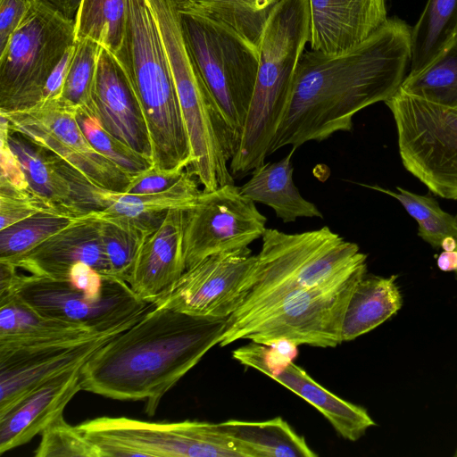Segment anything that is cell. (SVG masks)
Listing matches in <instances>:
<instances>
[{
    "mask_svg": "<svg viewBox=\"0 0 457 457\" xmlns=\"http://www.w3.org/2000/svg\"><path fill=\"white\" fill-rule=\"evenodd\" d=\"M456 275H457V271H456Z\"/></svg>",
    "mask_w": 457,
    "mask_h": 457,
    "instance_id": "48",
    "label": "cell"
},
{
    "mask_svg": "<svg viewBox=\"0 0 457 457\" xmlns=\"http://www.w3.org/2000/svg\"><path fill=\"white\" fill-rule=\"evenodd\" d=\"M367 263L325 285L289 293L249 318L228 325L219 345L239 339L272 345L336 347L342 342L344 315L357 283L366 275Z\"/></svg>",
    "mask_w": 457,
    "mask_h": 457,
    "instance_id": "8",
    "label": "cell"
},
{
    "mask_svg": "<svg viewBox=\"0 0 457 457\" xmlns=\"http://www.w3.org/2000/svg\"><path fill=\"white\" fill-rule=\"evenodd\" d=\"M249 247L213 254L187 269L153 304L208 318H228L245 303L256 279Z\"/></svg>",
    "mask_w": 457,
    "mask_h": 457,
    "instance_id": "14",
    "label": "cell"
},
{
    "mask_svg": "<svg viewBox=\"0 0 457 457\" xmlns=\"http://www.w3.org/2000/svg\"><path fill=\"white\" fill-rule=\"evenodd\" d=\"M68 19L74 20L82 0H44Z\"/></svg>",
    "mask_w": 457,
    "mask_h": 457,
    "instance_id": "44",
    "label": "cell"
},
{
    "mask_svg": "<svg viewBox=\"0 0 457 457\" xmlns=\"http://www.w3.org/2000/svg\"><path fill=\"white\" fill-rule=\"evenodd\" d=\"M457 32V0H428L411 32V59L408 74L428 67Z\"/></svg>",
    "mask_w": 457,
    "mask_h": 457,
    "instance_id": "29",
    "label": "cell"
},
{
    "mask_svg": "<svg viewBox=\"0 0 457 457\" xmlns=\"http://www.w3.org/2000/svg\"><path fill=\"white\" fill-rule=\"evenodd\" d=\"M309 0H281L258 46L255 87L231 168L253 171L265 162L286 113L295 70L310 40Z\"/></svg>",
    "mask_w": 457,
    "mask_h": 457,
    "instance_id": "3",
    "label": "cell"
},
{
    "mask_svg": "<svg viewBox=\"0 0 457 457\" xmlns=\"http://www.w3.org/2000/svg\"><path fill=\"white\" fill-rule=\"evenodd\" d=\"M85 327L44 315L16 294L0 298V345H21L90 336Z\"/></svg>",
    "mask_w": 457,
    "mask_h": 457,
    "instance_id": "26",
    "label": "cell"
},
{
    "mask_svg": "<svg viewBox=\"0 0 457 457\" xmlns=\"http://www.w3.org/2000/svg\"><path fill=\"white\" fill-rule=\"evenodd\" d=\"M262 239L255 283L227 325L249 318L289 293L329 283L367 260L357 244L327 226L295 234L266 228Z\"/></svg>",
    "mask_w": 457,
    "mask_h": 457,
    "instance_id": "6",
    "label": "cell"
},
{
    "mask_svg": "<svg viewBox=\"0 0 457 457\" xmlns=\"http://www.w3.org/2000/svg\"><path fill=\"white\" fill-rule=\"evenodd\" d=\"M395 198L418 222V235L434 248H441L446 237L457 238V215L443 211L430 196L397 187V192L378 186H367Z\"/></svg>",
    "mask_w": 457,
    "mask_h": 457,
    "instance_id": "33",
    "label": "cell"
},
{
    "mask_svg": "<svg viewBox=\"0 0 457 457\" xmlns=\"http://www.w3.org/2000/svg\"><path fill=\"white\" fill-rule=\"evenodd\" d=\"M12 293L44 315L96 332L132 326L153 306L126 281L83 262L62 278L19 273Z\"/></svg>",
    "mask_w": 457,
    "mask_h": 457,
    "instance_id": "7",
    "label": "cell"
},
{
    "mask_svg": "<svg viewBox=\"0 0 457 457\" xmlns=\"http://www.w3.org/2000/svg\"><path fill=\"white\" fill-rule=\"evenodd\" d=\"M179 10L184 38L199 72L240 138L256 82L258 47L219 21Z\"/></svg>",
    "mask_w": 457,
    "mask_h": 457,
    "instance_id": "10",
    "label": "cell"
},
{
    "mask_svg": "<svg viewBox=\"0 0 457 457\" xmlns=\"http://www.w3.org/2000/svg\"><path fill=\"white\" fill-rule=\"evenodd\" d=\"M311 49L342 53L387 21L386 0H309Z\"/></svg>",
    "mask_w": 457,
    "mask_h": 457,
    "instance_id": "21",
    "label": "cell"
},
{
    "mask_svg": "<svg viewBox=\"0 0 457 457\" xmlns=\"http://www.w3.org/2000/svg\"><path fill=\"white\" fill-rule=\"evenodd\" d=\"M228 318L154 305L80 368L81 390L116 400H145L153 416L162 396L214 345Z\"/></svg>",
    "mask_w": 457,
    "mask_h": 457,
    "instance_id": "2",
    "label": "cell"
},
{
    "mask_svg": "<svg viewBox=\"0 0 457 457\" xmlns=\"http://www.w3.org/2000/svg\"><path fill=\"white\" fill-rule=\"evenodd\" d=\"M187 169L161 170L151 166L131 177L124 193L149 195L164 191L172 187L185 174Z\"/></svg>",
    "mask_w": 457,
    "mask_h": 457,
    "instance_id": "41",
    "label": "cell"
},
{
    "mask_svg": "<svg viewBox=\"0 0 457 457\" xmlns=\"http://www.w3.org/2000/svg\"><path fill=\"white\" fill-rule=\"evenodd\" d=\"M11 132L6 117L0 113V194L32 195L22 166L9 145Z\"/></svg>",
    "mask_w": 457,
    "mask_h": 457,
    "instance_id": "39",
    "label": "cell"
},
{
    "mask_svg": "<svg viewBox=\"0 0 457 457\" xmlns=\"http://www.w3.org/2000/svg\"><path fill=\"white\" fill-rule=\"evenodd\" d=\"M100 220L79 218L25 253L5 262L32 275L65 278L73 266L87 263L112 276L102 241ZM113 277V276H112Z\"/></svg>",
    "mask_w": 457,
    "mask_h": 457,
    "instance_id": "19",
    "label": "cell"
},
{
    "mask_svg": "<svg viewBox=\"0 0 457 457\" xmlns=\"http://www.w3.org/2000/svg\"><path fill=\"white\" fill-rule=\"evenodd\" d=\"M412 29L387 19L360 44L338 54L305 51L294 78L288 105L269 155L350 131L353 116L400 88L411 59Z\"/></svg>",
    "mask_w": 457,
    "mask_h": 457,
    "instance_id": "1",
    "label": "cell"
},
{
    "mask_svg": "<svg viewBox=\"0 0 457 457\" xmlns=\"http://www.w3.org/2000/svg\"><path fill=\"white\" fill-rule=\"evenodd\" d=\"M437 267L443 271H457V250L443 251L436 259Z\"/></svg>",
    "mask_w": 457,
    "mask_h": 457,
    "instance_id": "45",
    "label": "cell"
},
{
    "mask_svg": "<svg viewBox=\"0 0 457 457\" xmlns=\"http://www.w3.org/2000/svg\"><path fill=\"white\" fill-rule=\"evenodd\" d=\"M127 22L128 0H82L74 18L75 41L92 39L117 55Z\"/></svg>",
    "mask_w": 457,
    "mask_h": 457,
    "instance_id": "31",
    "label": "cell"
},
{
    "mask_svg": "<svg viewBox=\"0 0 457 457\" xmlns=\"http://www.w3.org/2000/svg\"><path fill=\"white\" fill-rule=\"evenodd\" d=\"M40 435L35 457H101L96 446L77 426L67 423L63 414L54 419Z\"/></svg>",
    "mask_w": 457,
    "mask_h": 457,
    "instance_id": "37",
    "label": "cell"
},
{
    "mask_svg": "<svg viewBox=\"0 0 457 457\" xmlns=\"http://www.w3.org/2000/svg\"><path fill=\"white\" fill-rule=\"evenodd\" d=\"M129 327L75 338L0 345V412L45 381L82 366L104 344Z\"/></svg>",
    "mask_w": 457,
    "mask_h": 457,
    "instance_id": "16",
    "label": "cell"
},
{
    "mask_svg": "<svg viewBox=\"0 0 457 457\" xmlns=\"http://www.w3.org/2000/svg\"><path fill=\"white\" fill-rule=\"evenodd\" d=\"M77 427L101 457H246L219 423L99 417Z\"/></svg>",
    "mask_w": 457,
    "mask_h": 457,
    "instance_id": "11",
    "label": "cell"
},
{
    "mask_svg": "<svg viewBox=\"0 0 457 457\" xmlns=\"http://www.w3.org/2000/svg\"><path fill=\"white\" fill-rule=\"evenodd\" d=\"M246 457H316L303 436L281 417L263 421L228 420L219 423Z\"/></svg>",
    "mask_w": 457,
    "mask_h": 457,
    "instance_id": "27",
    "label": "cell"
},
{
    "mask_svg": "<svg viewBox=\"0 0 457 457\" xmlns=\"http://www.w3.org/2000/svg\"><path fill=\"white\" fill-rule=\"evenodd\" d=\"M456 250H457V248H456Z\"/></svg>",
    "mask_w": 457,
    "mask_h": 457,
    "instance_id": "49",
    "label": "cell"
},
{
    "mask_svg": "<svg viewBox=\"0 0 457 457\" xmlns=\"http://www.w3.org/2000/svg\"><path fill=\"white\" fill-rule=\"evenodd\" d=\"M146 2L162 40L190 142L193 161L187 169L206 191L234 184L228 168L239 137L210 93L191 55L177 0Z\"/></svg>",
    "mask_w": 457,
    "mask_h": 457,
    "instance_id": "5",
    "label": "cell"
},
{
    "mask_svg": "<svg viewBox=\"0 0 457 457\" xmlns=\"http://www.w3.org/2000/svg\"><path fill=\"white\" fill-rule=\"evenodd\" d=\"M74 50L75 43L67 49L61 61L52 71L44 87L42 101L60 99Z\"/></svg>",
    "mask_w": 457,
    "mask_h": 457,
    "instance_id": "43",
    "label": "cell"
},
{
    "mask_svg": "<svg viewBox=\"0 0 457 457\" xmlns=\"http://www.w3.org/2000/svg\"><path fill=\"white\" fill-rule=\"evenodd\" d=\"M123 66L146 122L153 166L187 169L190 142L162 40L146 0H128L123 45L115 55Z\"/></svg>",
    "mask_w": 457,
    "mask_h": 457,
    "instance_id": "4",
    "label": "cell"
},
{
    "mask_svg": "<svg viewBox=\"0 0 457 457\" xmlns=\"http://www.w3.org/2000/svg\"><path fill=\"white\" fill-rule=\"evenodd\" d=\"M441 248L444 251H453L457 248V238L455 237H446L441 245Z\"/></svg>",
    "mask_w": 457,
    "mask_h": 457,
    "instance_id": "46",
    "label": "cell"
},
{
    "mask_svg": "<svg viewBox=\"0 0 457 457\" xmlns=\"http://www.w3.org/2000/svg\"><path fill=\"white\" fill-rule=\"evenodd\" d=\"M80 368L63 371L38 385L0 412V453L29 442L63 411L81 390Z\"/></svg>",
    "mask_w": 457,
    "mask_h": 457,
    "instance_id": "20",
    "label": "cell"
},
{
    "mask_svg": "<svg viewBox=\"0 0 457 457\" xmlns=\"http://www.w3.org/2000/svg\"><path fill=\"white\" fill-rule=\"evenodd\" d=\"M453 456H454V457H457V447H456V449H455V451H454Z\"/></svg>",
    "mask_w": 457,
    "mask_h": 457,
    "instance_id": "47",
    "label": "cell"
},
{
    "mask_svg": "<svg viewBox=\"0 0 457 457\" xmlns=\"http://www.w3.org/2000/svg\"><path fill=\"white\" fill-rule=\"evenodd\" d=\"M101 47L89 38L75 41L71 63L58 99L92 115H95L92 91Z\"/></svg>",
    "mask_w": 457,
    "mask_h": 457,
    "instance_id": "35",
    "label": "cell"
},
{
    "mask_svg": "<svg viewBox=\"0 0 457 457\" xmlns=\"http://www.w3.org/2000/svg\"><path fill=\"white\" fill-rule=\"evenodd\" d=\"M0 113L12 132L59 156L97 186L126 191L131 176L90 145L79 125L77 109L60 100H46L26 110Z\"/></svg>",
    "mask_w": 457,
    "mask_h": 457,
    "instance_id": "15",
    "label": "cell"
},
{
    "mask_svg": "<svg viewBox=\"0 0 457 457\" xmlns=\"http://www.w3.org/2000/svg\"><path fill=\"white\" fill-rule=\"evenodd\" d=\"M295 148L278 162H264L253 170L251 179L239 189L253 202L273 209L277 218L292 222L298 218H320L323 215L304 199L293 181L292 156Z\"/></svg>",
    "mask_w": 457,
    "mask_h": 457,
    "instance_id": "24",
    "label": "cell"
},
{
    "mask_svg": "<svg viewBox=\"0 0 457 457\" xmlns=\"http://www.w3.org/2000/svg\"><path fill=\"white\" fill-rule=\"evenodd\" d=\"M199 184L196 177L187 169L172 187L155 194L134 195L96 186L95 212L85 217L104 220L160 214L171 209H187L196 202L202 192Z\"/></svg>",
    "mask_w": 457,
    "mask_h": 457,
    "instance_id": "23",
    "label": "cell"
},
{
    "mask_svg": "<svg viewBox=\"0 0 457 457\" xmlns=\"http://www.w3.org/2000/svg\"><path fill=\"white\" fill-rule=\"evenodd\" d=\"M186 209H171L162 225L143 242L128 284L153 304L186 270L183 234Z\"/></svg>",
    "mask_w": 457,
    "mask_h": 457,
    "instance_id": "22",
    "label": "cell"
},
{
    "mask_svg": "<svg viewBox=\"0 0 457 457\" xmlns=\"http://www.w3.org/2000/svg\"><path fill=\"white\" fill-rule=\"evenodd\" d=\"M8 143L22 166L31 194L53 212L70 216V185L58 167L57 156L18 132H11Z\"/></svg>",
    "mask_w": 457,
    "mask_h": 457,
    "instance_id": "28",
    "label": "cell"
},
{
    "mask_svg": "<svg viewBox=\"0 0 457 457\" xmlns=\"http://www.w3.org/2000/svg\"><path fill=\"white\" fill-rule=\"evenodd\" d=\"M74 43V20L44 0H32L0 54V112L38 104L49 75Z\"/></svg>",
    "mask_w": 457,
    "mask_h": 457,
    "instance_id": "9",
    "label": "cell"
},
{
    "mask_svg": "<svg viewBox=\"0 0 457 457\" xmlns=\"http://www.w3.org/2000/svg\"><path fill=\"white\" fill-rule=\"evenodd\" d=\"M38 212H53L33 195H0V230Z\"/></svg>",
    "mask_w": 457,
    "mask_h": 457,
    "instance_id": "40",
    "label": "cell"
},
{
    "mask_svg": "<svg viewBox=\"0 0 457 457\" xmlns=\"http://www.w3.org/2000/svg\"><path fill=\"white\" fill-rule=\"evenodd\" d=\"M77 120L90 145L129 176L151 166L153 162L108 132L95 115L77 110Z\"/></svg>",
    "mask_w": 457,
    "mask_h": 457,
    "instance_id": "36",
    "label": "cell"
},
{
    "mask_svg": "<svg viewBox=\"0 0 457 457\" xmlns=\"http://www.w3.org/2000/svg\"><path fill=\"white\" fill-rule=\"evenodd\" d=\"M266 221L254 202L234 184L202 190L196 202L185 211L186 270L208 256L248 247L262 237Z\"/></svg>",
    "mask_w": 457,
    "mask_h": 457,
    "instance_id": "13",
    "label": "cell"
},
{
    "mask_svg": "<svg viewBox=\"0 0 457 457\" xmlns=\"http://www.w3.org/2000/svg\"><path fill=\"white\" fill-rule=\"evenodd\" d=\"M232 356L278 382L317 409L345 439L356 441L376 422L367 410L349 403L313 380L304 370L268 345L252 342L236 349Z\"/></svg>",
    "mask_w": 457,
    "mask_h": 457,
    "instance_id": "17",
    "label": "cell"
},
{
    "mask_svg": "<svg viewBox=\"0 0 457 457\" xmlns=\"http://www.w3.org/2000/svg\"><path fill=\"white\" fill-rule=\"evenodd\" d=\"M77 220L53 212H38L1 229L0 262L25 253Z\"/></svg>",
    "mask_w": 457,
    "mask_h": 457,
    "instance_id": "34",
    "label": "cell"
},
{
    "mask_svg": "<svg viewBox=\"0 0 457 457\" xmlns=\"http://www.w3.org/2000/svg\"><path fill=\"white\" fill-rule=\"evenodd\" d=\"M100 222L102 241L111 274L128 283L139 249L146 237L112 222Z\"/></svg>",
    "mask_w": 457,
    "mask_h": 457,
    "instance_id": "38",
    "label": "cell"
},
{
    "mask_svg": "<svg viewBox=\"0 0 457 457\" xmlns=\"http://www.w3.org/2000/svg\"><path fill=\"white\" fill-rule=\"evenodd\" d=\"M32 0H0V54L25 17Z\"/></svg>",
    "mask_w": 457,
    "mask_h": 457,
    "instance_id": "42",
    "label": "cell"
},
{
    "mask_svg": "<svg viewBox=\"0 0 457 457\" xmlns=\"http://www.w3.org/2000/svg\"><path fill=\"white\" fill-rule=\"evenodd\" d=\"M400 89L457 110V32L447 47L424 70L408 74Z\"/></svg>",
    "mask_w": 457,
    "mask_h": 457,
    "instance_id": "32",
    "label": "cell"
},
{
    "mask_svg": "<svg viewBox=\"0 0 457 457\" xmlns=\"http://www.w3.org/2000/svg\"><path fill=\"white\" fill-rule=\"evenodd\" d=\"M397 275H366L357 283L347 303L342 323V342L362 336L394 316L403 305Z\"/></svg>",
    "mask_w": 457,
    "mask_h": 457,
    "instance_id": "25",
    "label": "cell"
},
{
    "mask_svg": "<svg viewBox=\"0 0 457 457\" xmlns=\"http://www.w3.org/2000/svg\"><path fill=\"white\" fill-rule=\"evenodd\" d=\"M92 100L95 116L112 135L152 161V145L145 120L117 57L101 47Z\"/></svg>",
    "mask_w": 457,
    "mask_h": 457,
    "instance_id": "18",
    "label": "cell"
},
{
    "mask_svg": "<svg viewBox=\"0 0 457 457\" xmlns=\"http://www.w3.org/2000/svg\"><path fill=\"white\" fill-rule=\"evenodd\" d=\"M281 0H177L179 8L219 21L258 47Z\"/></svg>",
    "mask_w": 457,
    "mask_h": 457,
    "instance_id": "30",
    "label": "cell"
},
{
    "mask_svg": "<svg viewBox=\"0 0 457 457\" xmlns=\"http://www.w3.org/2000/svg\"><path fill=\"white\" fill-rule=\"evenodd\" d=\"M405 169L435 195L457 200V110L399 90L386 102Z\"/></svg>",
    "mask_w": 457,
    "mask_h": 457,
    "instance_id": "12",
    "label": "cell"
}]
</instances>
